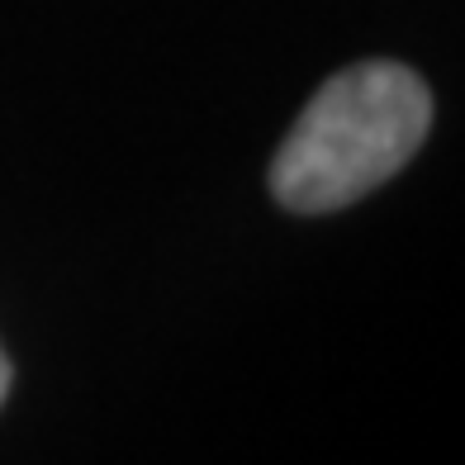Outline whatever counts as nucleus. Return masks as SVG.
<instances>
[{
	"instance_id": "nucleus-2",
	"label": "nucleus",
	"mask_w": 465,
	"mask_h": 465,
	"mask_svg": "<svg viewBox=\"0 0 465 465\" xmlns=\"http://www.w3.org/2000/svg\"><path fill=\"white\" fill-rule=\"evenodd\" d=\"M5 394H10V361H5V351H0V404H5Z\"/></svg>"
},
{
	"instance_id": "nucleus-1",
	"label": "nucleus",
	"mask_w": 465,
	"mask_h": 465,
	"mask_svg": "<svg viewBox=\"0 0 465 465\" xmlns=\"http://www.w3.org/2000/svg\"><path fill=\"white\" fill-rule=\"evenodd\" d=\"M432 91L404 62H356L328 76L271 162V195L294 214L347 209L422 147Z\"/></svg>"
}]
</instances>
